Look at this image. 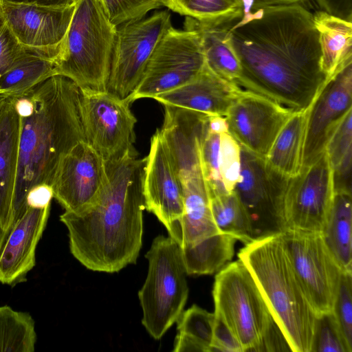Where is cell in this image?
Instances as JSON below:
<instances>
[{
	"label": "cell",
	"instance_id": "e0dca14e",
	"mask_svg": "<svg viewBox=\"0 0 352 352\" xmlns=\"http://www.w3.org/2000/svg\"><path fill=\"white\" fill-rule=\"evenodd\" d=\"M350 110L352 63L327 79L307 109L302 168L312 164L325 151L329 137Z\"/></svg>",
	"mask_w": 352,
	"mask_h": 352
},
{
	"label": "cell",
	"instance_id": "ba28073f",
	"mask_svg": "<svg viewBox=\"0 0 352 352\" xmlns=\"http://www.w3.org/2000/svg\"><path fill=\"white\" fill-rule=\"evenodd\" d=\"M287 177L264 157L241 146L239 178L233 192L245 210L254 239L283 232Z\"/></svg>",
	"mask_w": 352,
	"mask_h": 352
},
{
	"label": "cell",
	"instance_id": "f546056e",
	"mask_svg": "<svg viewBox=\"0 0 352 352\" xmlns=\"http://www.w3.org/2000/svg\"><path fill=\"white\" fill-rule=\"evenodd\" d=\"M36 341L34 321L30 314L8 305L0 307V352H34Z\"/></svg>",
	"mask_w": 352,
	"mask_h": 352
},
{
	"label": "cell",
	"instance_id": "ab89813d",
	"mask_svg": "<svg viewBox=\"0 0 352 352\" xmlns=\"http://www.w3.org/2000/svg\"><path fill=\"white\" fill-rule=\"evenodd\" d=\"M217 351L244 352V350L226 323L215 314L210 352Z\"/></svg>",
	"mask_w": 352,
	"mask_h": 352
},
{
	"label": "cell",
	"instance_id": "7c38bea8",
	"mask_svg": "<svg viewBox=\"0 0 352 352\" xmlns=\"http://www.w3.org/2000/svg\"><path fill=\"white\" fill-rule=\"evenodd\" d=\"M305 294L316 314L332 311L342 271L321 233L285 230L281 232Z\"/></svg>",
	"mask_w": 352,
	"mask_h": 352
},
{
	"label": "cell",
	"instance_id": "4dcf8cb0",
	"mask_svg": "<svg viewBox=\"0 0 352 352\" xmlns=\"http://www.w3.org/2000/svg\"><path fill=\"white\" fill-rule=\"evenodd\" d=\"M163 6L202 22L221 23L239 18L242 8L237 0H162Z\"/></svg>",
	"mask_w": 352,
	"mask_h": 352
},
{
	"label": "cell",
	"instance_id": "d6986e66",
	"mask_svg": "<svg viewBox=\"0 0 352 352\" xmlns=\"http://www.w3.org/2000/svg\"><path fill=\"white\" fill-rule=\"evenodd\" d=\"M50 204L28 206L0 241V282L12 287L25 282L34 267L36 248L45 228Z\"/></svg>",
	"mask_w": 352,
	"mask_h": 352
},
{
	"label": "cell",
	"instance_id": "7402d4cb",
	"mask_svg": "<svg viewBox=\"0 0 352 352\" xmlns=\"http://www.w3.org/2000/svg\"><path fill=\"white\" fill-rule=\"evenodd\" d=\"M184 194L182 246L191 247L221 233L211 210L210 195L201 169L178 176Z\"/></svg>",
	"mask_w": 352,
	"mask_h": 352
},
{
	"label": "cell",
	"instance_id": "5b68a950",
	"mask_svg": "<svg viewBox=\"0 0 352 352\" xmlns=\"http://www.w3.org/2000/svg\"><path fill=\"white\" fill-rule=\"evenodd\" d=\"M116 29L100 0H78L54 60L55 74L80 89L106 91Z\"/></svg>",
	"mask_w": 352,
	"mask_h": 352
},
{
	"label": "cell",
	"instance_id": "f35d334b",
	"mask_svg": "<svg viewBox=\"0 0 352 352\" xmlns=\"http://www.w3.org/2000/svg\"><path fill=\"white\" fill-rule=\"evenodd\" d=\"M29 50L22 46L8 26L0 5V76L24 56Z\"/></svg>",
	"mask_w": 352,
	"mask_h": 352
},
{
	"label": "cell",
	"instance_id": "1f68e13d",
	"mask_svg": "<svg viewBox=\"0 0 352 352\" xmlns=\"http://www.w3.org/2000/svg\"><path fill=\"white\" fill-rule=\"evenodd\" d=\"M214 320V313H210L193 305L190 308L183 311L176 322L177 329L178 333L199 342L210 352Z\"/></svg>",
	"mask_w": 352,
	"mask_h": 352
},
{
	"label": "cell",
	"instance_id": "ffe728a7",
	"mask_svg": "<svg viewBox=\"0 0 352 352\" xmlns=\"http://www.w3.org/2000/svg\"><path fill=\"white\" fill-rule=\"evenodd\" d=\"M244 89L212 72L206 65L192 80L153 99L163 105L225 117Z\"/></svg>",
	"mask_w": 352,
	"mask_h": 352
},
{
	"label": "cell",
	"instance_id": "7a4b0ae2",
	"mask_svg": "<svg viewBox=\"0 0 352 352\" xmlns=\"http://www.w3.org/2000/svg\"><path fill=\"white\" fill-rule=\"evenodd\" d=\"M144 166L145 157L137 156L104 162L105 180L96 197L60 216L71 253L87 269L114 273L136 263L142 244Z\"/></svg>",
	"mask_w": 352,
	"mask_h": 352
},
{
	"label": "cell",
	"instance_id": "9a60e30c",
	"mask_svg": "<svg viewBox=\"0 0 352 352\" xmlns=\"http://www.w3.org/2000/svg\"><path fill=\"white\" fill-rule=\"evenodd\" d=\"M12 33L25 48L54 61L57 58L75 5L50 7L0 3Z\"/></svg>",
	"mask_w": 352,
	"mask_h": 352
},
{
	"label": "cell",
	"instance_id": "74e56055",
	"mask_svg": "<svg viewBox=\"0 0 352 352\" xmlns=\"http://www.w3.org/2000/svg\"><path fill=\"white\" fill-rule=\"evenodd\" d=\"M325 151L332 169L352 155V110L345 115L329 137Z\"/></svg>",
	"mask_w": 352,
	"mask_h": 352
},
{
	"label": "cell",
	"instance_id": "8fae6325",
	"mask_svg": "<svg viewBox=\"0 0 352 352\" xmlns=\"http://www.w3.org/2000/svg\"><path fill=\"white\" fill-rule=\"evenodd\" d=\"M172 27L167 11L118 26L106 91L121 98L129 97L157 43Z\"/></svg>",
	"mask_w": 352,
	"mask_h": 352
},
{
	"label": "cell",
	"instance_id": "52a82bcc",
	"mask_svg": "<svg viewBox=\"0 0 352 352\" xmlns=\"http://www.w3.org/2000/svg\"><path fill=\"white\" fill-rule=\"evenodd\" d=\"M212 296L214 314L229 327L244 352L252 351L272 316L253 276L240 259L216 275Z\"/></svg>",
	"mask_w": 352,
	"mask_h": 352
},
{
	"label": "cell",
	"instance_id": "d6a6232c",
	"mask_svg": "<svg viewBox=\"0 0 352 352\" xmlns=\"http://www.w3.org/2000/svg\"><path fill=\"white\" fill-rule=\"evenodd\" d=\"M220 133L208 129L200 148V165L210 195L228 193L222 182L219 170ZM232 193V192H231Z\"/></svg>",
	"mask_w": 352,
	"mask_h": 352
},
{
	"label": "cell",
	"instance_id": "8d00e7d4",
	"mask_svg": "<svg viewBox=\"0 0 352 352\" xmlns=\"http://www.w3.org/2000/svg\"><path fill=\"white\" fill-rule=\"evenodd\" d=\"M346 344L352 349V274L342 273L331 311Z\"/></svg>",
	"mask_w": 352,
	"mask_h": 352
},
{
	"label": "cell",
	"instance_id": "277c9868",
	"mask_svg": "<svg viewBox=\"0 0 352 352\" xmlns=\"http://www.w3.org/2000/svg\"><path fill=\"white\" fill-rule=\"evenodd\" d=\"M294 352H311L318 315L295 272L281 233L254 239L238 254Z\"/></svg>",
	"mask_w": 352,
	"mask_h": 352
},
{
	"label": "cell",
	"instance_id": "60d3db41",
	"mask_svg": "<svg viewBox=\"0 0 352 352\" xmlns=\"http://www.w3.org/2000/svg\"><path fill=\"white\" fill-rule=\"evenodd\" d=\"M292 351L283 331L272 317L259 343L252 351Z\"/></svg>",
	"mask_w": 352,
	"mask_h": 352
},
{
	"label": "cell",
	"instance_id": "44dd1931",
	"mask_svg": "<svg viewBox=\"0 0 352 352\" xmlns=\"http://www.w3.org/2000/svg\"><path fill=\"white\" fill-rule=\"evenodd\" d=\"M21 121L11 96L0 107V239L12 215L17 177Z\"/></svg>",
	"mask_w": 352,
	"mask_h": 352
},
{
	"label": "cell",
	"instance_id": "9c48e42d",
	"mask_svg": "<svg viewBox=\"0 0 352 352\" xmlns=\"http://www.w3.org/2000/svg\"><path fill=\"white\" fill-rule=\"evenodd\" d=\"M205 58L200 35L190 28H170L155 47L131 102L154 98L185 85L204 68Z\"/></svg>",
	"mask_w": 352,
	"mask_h": 352
},
{
	"label": "cell",
	"instance_id": "f6af8a7d",
	"mask_svg": "<svg viewBox=\"0 0 352 352\" xmlns=\"http://www.w3.org/2000/svg\"><path fill=\"white\" fill-rule=\"evenodd\" d=\"M173 351L208 352V350L205 346L194 339L178 333L175 340Z\"/></svg>",
	"mask_w": 352,
	"mask_h": 352
},
{
	"label": "cell",
	"instance_id": "f1b7e54d",
	"mask_svg": "<svg viewBox=\"0 0 352 352\" xmlns=\"http://www.w3.org/2000/svg\"><path fill=\"white\" fill-rule=\"evenodd\" d=\"M210 199L214 222L221 232L245 245L254 239L250 218L234 192L210 195Z\"/></svg>",
	"mask_w": 352,
	"mask_h": 352
},
{
	"label": "cell",
	"instance_id": "8992f818",
	"mask_svg": "<svg viewBox=\"0 0 352 352\" xmlns=\"http://www.w3.org/2000/svg\"><path fill=\"white\" fill-rule=\"evenodd\" d=\"M148 261L146 280L138 292L142 323L155 340L178 320L188 296L181 247L170 236L154 239L145 254Z\"/></svg>",
	"mask_w": 352,
	"mask_h": 352
},
{
	"label": "cell",
	"instance_id": "603a6c76",
	"mask_svg": "<svg viewBox=\"0 0 352 352\" xmlns=\"http://www.w3.org/2000/svg\"><path fill=\"white\" fill-rule=\"evenodd\" d=\"M237 19L210 23L186 16L184 27L199 34L206 66L219 77L238 85L241 67L229 38V30Z\"/></svg>",
	"mask_w": 352,
	"mask_h": 352
},
{
	"label": "cell",
	"instance_id": "b9f144b4",
	"mask_svg": "<svg viewBox=\"0 0 352 352\" xmlns=\"http://www.w3.org/2000/svg\"><path fill=\"white\" fill-rule=\"evenodd\" d=\"M323 12L352 22V0H316Z\"/></svg>",
	"mask_w": 352,
	"mask_h": 352
},
{
	"label": "cell",
	"instance_id": "ac0fdd59",
	"mask_svg": "<svg viewBox=\"0 0 352 352\" xmlns=\"http://www.w3.org/2000/svg\"><path fill=\"white\" fill-rule=\"evenodd\" d=\"M104 162L87 142L76 144L62 159L52 188L65 211H76L92 201L105 180Z\"/></svg>",
	"mask_w": 352,
	"mask_h": 352
},
{
	"label": "cell",
	"instance_id": "5bb4252c",
	"mask_svg": "<svg viewBox=\"0 0 352 352\" xmlns=\"http://www.w3.org/2000/svg\"><path fill=\"white\" fill-rule=\"evenodd\" d=\"M143 195L145 209L157 217L182 247L183 190L159 129L151 140L145 157Z\"/></svg>",
	"mask_w": 352,
	"mask_h": 352
},
{
	"label": "cell",
	"instance_id": "cb8c5ba5",
	"mask_svg": "<svg viewBox=\"0 0 352 352\" xmlns=\"http://www.w3.org/2000/svg\"><path fill=\"white\" fill-rule=\"evenodd\" d=\"M318 33L321 64L328 78L352 63V23L323 11L313 14Z\"/></svg>",
	"mask_w": 352,
	"mask_h": 352
},
{
	"label": "cell",
	"instance_id": "ee69618b",
	"mask_svg": "<svg viewBox=\"0 0 352 352\" xmlns=\"http://www.w3.org/2000/svg\"><path fill=\"white\" fill-rule=\"evenodd\" d=\"M242 8V14L269 6L302 4L306 0H237Z\"/></svg>",
	"mask_w": 352,
	"mask_h": 352
},
{
	"label": "cell",
	"instance_id": "836d02e7",
	"mask_svg": "<svg viewBox=\"0 0 352 352\" xmlns=\"http://www.w3.org/2000/svg\"><path fill=\"white\" fill-rule=\"evenodd\" d=\"M219 170L228 193L233 192L241 170V146L228 131L220 133Z\"/></svg>",
	"mask_w": 352,
	"mask_h": 352
},
{
	"label": "cell",
	"instance_id": "6da1fadb",
	"mask_svg": "<svg viewBox=\"0 0 352 352\" xmlns=\"http://www.w3.org/2000/svg\"><path fill=\"white\" fill-rule=\"evenodd\" d=\"M238 85L292 112L307 110L328 79L313 14L301 4L242 14L229 30Z\"/></svg>",
	"mask_w": 352,
	"mask_h": 352
},
{
	"label": "cell",
	"instance_id": "484cf974",
	"mask_svg": "<svg viewBox=\"0 0 352 352\" xmlns=\"http://www.w3.org/2000/svg\"><path fill=\"white\" fill-rule=\"evenodd\" d=\"M307 109L290 116L265 158L272 168L287 177L296 175L302 168Z\"/></svg>",
	"mask_w": 352,
	"mask_h": 352
},
{
	"label": "cell",
	"instance_id": "4fadbf2b",
	"mask_svg": "<svg viewBox=\"0 0 352 352\" xmlns=\"http://www.w3.org/2000/svg\"><path fill=\"white\" fill-rule=\"evenodd\" d=\"M333 195L332 168L324 151L289 178L285 198V230L321 233Z\"/></svg>",
	"mask_w": 352,
	"mask_h": 352
},
{
	"label": "cell",
	"instance_id": "30bf717a",
	"mask_svg": "<svg viewBox=\"0 0 352 352\" xmlns=\"http://www.w3.org/2000/svg\"><path fill=\"white\" fill-rule=\"evenodd\" d=\"M80 93L85 141L104 162L137 156L134 148L137 120L131 111L129 98L89 89H80Z\"/></svg>",
	"mask_w": 352,
	"mask_h": 352
},
{
	"label": "cell",
	"instance_id": "d4e9b609",
	"mask_svg": "<svg viewBox=\"0 0 352 352\" xmlns=\"http://www.w3.org/2000/svg\"><path fill=\"white\" fill-rule=\"evenodd\" d=\"M351 193L334 192L322 237L342 271L352 274Z\"/></svg>",
	"mask_w": 352,
	"mask_h": 352
},
{
	"label": "cell",
	"instance_id": "bcb514c9",
	"mask_svg": "<svg viewBox=\"0 0 352 352\" xmlns=\"http://www.w3.org/2000/svg\"><path fill=\"white\" fill-rule=\"evenodd\" d=\"M78 0H0V3H22L50 7H67L75 5Z\"/></svg>",
	"mask_w": 352,
	"mask_h": 352
},
{
	"label": "cell",
	"instance_id": "e575fe53",
	"mask_svg": "<svg viewBox=\"0 0 352 352\" xmlns=\"http://www.w3.org/2000/svg\"><path fill=\"white\" fill-rule=\"evenodd\" d=\"M110 22L118 27L142 19L149 11L163 6L162 0H100Z\"/></svg>",
	"mask_w": 352,
	"mask_h": 352
},
{
	"label": "cell",
	"instance_id": "4316f807",
	"mask_svg": "<svg viewBox=\"0 0 352 352\" xmlns=\"http://www.w3.org/2000/svg\"><path fill=\"white\" fill-rule=\"evenodd\" d=\"M236 241L221 232L193 246L181 248L186 274H212L221 270L232 260Z\"/></svg>",
	"mask_w": 352,
	"mask_h": 352
},
{
	"label": "cell",
	"instance_id": "7bdbcfd3",
	"mask_svg": "<svg viewBox=\"0 0 352 352\" xmlns=\"http://www.w3.org/2000/svg\"><path fill=\"white\" fill-rule=\"evenodd\" d=\"M53 198L51 186H39L32 189L27 196V206L43 208L50 204Z\"/></svg>",
	"mask_w": 352,
	"mask_h": 352
},
{
	"label": "cell",
	"instance_id": "7dc6e473",
	"mask_svg": "<svg viewBox=\"0 0 352 352\" xmlns=\"http://www.w3.org/2000/svg\"><path fill=\"white\" fill-rule=\"evenodd\" d=\"M5 97H0V107H1L3 101H4Z\"/></svg>",
	"mask_w": 352,
	"mask_h": 352
},
{
	"label": "cell",
	"instance_id": "83f0119b",
	"mask_svg": "<svg viewBox=\"0 0 352 352\" xmlns=\"http://www.w3.org/2000/svg\"><path fill=\"white\" fill-rule=\"evenodd\" d=\"M55 74V64L29 50L0 76V97L23 94Z\"/></svg>",
	"mask_w": 352,
	"mask_h": 352
},
{
	"label": "cell",
	"instance_id": "3957f363",
	"mask_svg": "<svg viewBox=\"0 0 352 352\" xmlns=\"http://www.w3.org/2000/svg\"><path fill=\"white\" fill-rule=\"evenodd\" d=\"M11 97L21 121L19 153L11 219L3 236L27 210L28 192L39 186L52 187L62 159L85 141L80 89L69 78L53 75Z\"/></svg>",
	"mask_w": 352,
	"mask_h": 352
},
{
	"label": "cell",
	"instance_id": "2e32d148",
	"mask_svg": "<svg viewBox=\"0 0 352 352\" xmlns=\"http://www.w3.org/2000/svg\"><path fill=\"white\" fill-rule=\"evenodd\" d=\"M293 113L265 96L244 89L225 118L228 132L241 146L265 158Z\"/></svg>",
	"mask_w": 352,
	"mask_h": 352
},
{
	"label": "cell",
	"instance_id": "d590c367",
	"mask_svg": "<svg viewBox=\"0 0 352 352\" xmlns=\"http://www.w3.org/2000/svg\"><path fill=\"white\" fill-rule=\"evenodd\" d=\"M332 312L318 315L311 352H351Z\"/></svg>",
	"mask_w": 352,
	"mask_h": 352
}]
</instances>
